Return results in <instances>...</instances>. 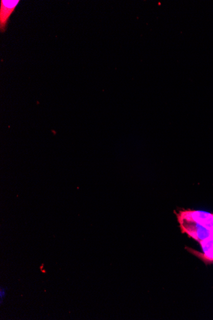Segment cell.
Instances as JSON below:
<instances>
[{
	"mask_svg": "<svg viewBox=\"0 0 213 320\" xmlns=\"http://www.w3.org/2000/svg\"><path fill=\"white\" fill-rule=\"evenodd\" d=\"M182 233L199 243L213 235V214L199 211H183L177 214Z\"/></svg>",
	"mask_w": 213,
	"mask_h": 320,
	"instance_id": "cell-1",
	"label": "cell"
},
{
	"mask_svg": "<svg viewBox=\"0 0 213 320\" xmlns=\"http://www.w3.org/2000/svg\"><path fill=\"white\" fill-rule=\"evenodd\" d=\"M202 252L199 253L196 250L186 248L190 252L197 256L200 259L203 261L206 264H211L213 263V235L203 241L200 242Z\"/></svg>",
	"mask_w": 213,
	"mask_h": 320,
	"instance_id": "cell-2",
	"label": "cell"
},
{
	"mask_svg": "<svg viewBox=\"0 0 213 320\" xmlns=\"http://www.w3.org/2000/svg\"><path fill=\"white\" fill-rule=\"evenodd\" d=\"M19 0H2L1 3V10H0V25L2 32H4L6 28L8 20L10 15L15 9V7L19 4Z\"/></svg>",
	"mask_w": 213,
	"mask_h": 320,
	"instance_id": "cell-3",
	"label": "cell"
},
{
	"mask_svg": "<svg viewBox=\"0 0 213 320\" xmlns=\"http://www.w3.org/2000/svg\"><path fill=\"white\" fill-rule=\"evenodd\" d=\"M7 289L5 287L0 288V304H2L4 299L6 298Z\"/></svg>",
	"mask_w": 213,
	"mask_h": 320,
	"instance_id": "cell-4",
	"label": "cell"
}]
</instances>
